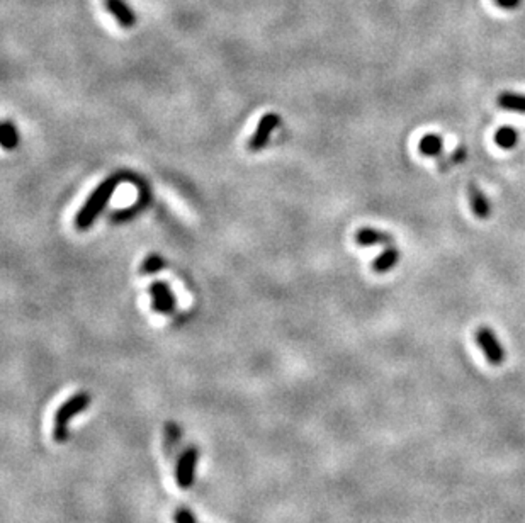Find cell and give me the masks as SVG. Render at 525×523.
I'll return each instance as SVG.
<instances>
[{"label": "cell", "instance_id": "obj_13", "mask_svg": "<svg viewBox=\"0 0 525 523\" xmlns=\"http://www.w3.org/2000/svg\"><path fill=\"white\" fill-rule=\"evenodd\" d=\"M495 143L503 150H512L519 144V131L512 126H503L495 133Z\"/></svg>", "mask_w": 525, "mask_h": 523}, {"label": "cell", "instance_id": "obj_18", "mask_svg": "<svg viewBox=\"0 0 525 523\" xmlns=\"http://www.w3.org/2000/svg\"><path fill=\"white\" fill-rule=\"evenodd\" d=\"M495 3L503 10H515L522 5V0H495Z\"/></svg>", "mask_w": 525, "mask_h": 523}, {"label": "cell", "instance_id": "obj_7", "mask_svg": "<svg viewBox=\"0 0 525 523\" xmlns=\"http://www.w3.org/2000/svg\"><path fill=\"white\" fill-rule=\"evenodd\" d=\"M356 242L361 246H372V245H393V236L386 231H379L376 228H361L356 233Z\"/></svg>", "mask_w": 525, "mask_h": 523}, {"label": "cell", "instance_id": "obj_12", "mask_svg": "<svg viewBox=\"0 0 525 523\" xmlns=\"http://www.w3.org/2000/svg\"><path fill=\"white\" fill-rule=\"evenodd\" d=\"M398 260H400L398 248L389 245L386 246V250H382V252L376 257L374 264H372V268H374L376 272H379V274H384V272L391 270L393 267H396V265H398Z\"/></svg>", "mask_w": 525, "mask_h": 523}, {"label": "cell", "instance_id": "obj_3", "mask_svg": "<svg viewBox=\"0 0 525 523\" xmlns=\"http://www.w3.org/2000/svg\"><path fill=\"white\" fill-rule=\"evenodd\" d=\"M474 340H476L478 347L483 350L485 359L488 360L491 366H502L506 359V350L498 340L495 331L489 327H480L474 333Z\"/></svg>", "mask_w": 525, "mask_h": 523}, {"label": "cell", "instance_id": "obj_2", "mask_svg": "<svg viewBox=\"0 0 525 523\" xmlns=\"http://www.w3.org/2000/svg\"><path fill=\"white\" fill-rule=\"evenodd\" d=\"M90 405V394L88 392H77L75 396L69 399V401L63 403L58 408L55 415V426H53V440L63 444V442L69 440V423L73 416H77L79 413L87 409V406Z\"/></svg>", "mask_w": 525, "mask_h": 523}, {"label": "cell", "instance_id": "obj_10", "mask_svg": "<svg viewBox=\"0 0 525 523\" xmlns=\"http://www.w3.org/2000/svg\"><path fill=\"white\" fill-rule=\"evenodd\" d=\"M418 151H420L424 157H441L442 151H444V141L442 136L437 133H428L418 143Z\"/></svg>", "mask_w": 525, "mask_h": 523}, {"label": "cell", "instance_id": "obj_1", "mask_svg": "<svg viewBox=\"0 0 525 523\" xmlns=\"http://www.w3.org/2000/svg\"><path fill=\"white\" fill-rule=\"evenodd\" d=\"M121 182V177L114 175V177H108L94 192L90 194L85 204L82 206V209L77 213L75 218V226L79 229H87L94 225V221L97 219L99 214L102 213V209L106 207L108 201L111 199L112 194H114L116 187L119 186Z\"/></svg>", "mask_w": 525, "mask_h": 523}, {"label": "cell", "instance_id": "obj_14", "mask_svg": "<svg viewBox=\"0 0 525 523\" xmlns=\"http://www.w3.org/2000/svg\"><path fill=\"white\" fill-rule=\"evenodd\" d=\"M0 141H2L3 150H12L19 143V134H17L16 126L10 125L9 121L2 123V129H0Z\"/></svg>", "mask_w": 525, "mask_h": 523}, {"label": "cell", "instance_id": "obj_9", "mask_svg": "<svg viewBox=\"0 0 525 523\" xmlns=\"http://www.w3.org/2000/svg\"><path fill=\"white\" fill-rule=\"evenodd\" d=\"M498 105L505 111L515 112V114H525V94L519 92H500L496 99Z\"/></svg>", "mask_w": 525, "mask_h": 523}, {"label": "cell", "instance_id": "obj_15", "mask_svg": "<svg viewBox=\"0 0 525 523\" xmlns=\"http://www.w3.org/2000/svg\"><path fill=\"white\" fill-rule=\"evenodd\" d=\"M165 267H167V262L163 260L160 255H157V253H150V255L145 257L140 270L143 275H151V274H157L158 270H162V268Z\"/></svg>", "mask_w": 525, "mask_h": 523}, {"label": "cell", "instance_id": "obj_4", "mask_svg": "<svg viewBox=\"0 0 525 523\" xmlns=\"http://www.w3.org/2000/svg\"><path fill=\"white\" fill-rule=\"evenodd\" d=\"M197 459H199V452H197V447H194V445L193 447H187L186 450L177 457L175 483L179 484V487H182V489H189L194 484Z\"/></svg>", "mask_w": 525, "mask_h": 523}, {"label": "cell", "instance_id": "obj_6", "mask_svg": "<svg viewBox=\"0 0 525 523\" xmlns=\"http://www.w3.org/2000/svg\"><path fill=\"white\" fill-rule=\"evenodd\" d=\"M148 292L154 298V309L162 314H172L175 311V298H173L172 291H170L169 284L163 281L151 282L148 288Z\"/></svg>", "mask_w": 525, "mask_h": 523}, {"label": "cell", "instance_id": "obj_17", "mask_svg": "<svg viewBox=\"0 0 525 523\" xmlns=\"http://www.w3.org/2000/svg\"><path fill=\"white\" fill-rule=\"evenodd\" d=\"M173 522L175 523H196V518H194V515L191 513L189 510H179L175 511V515H173Z\"/></svg>", "mask_w": 525, "mask_h": 523}, {"label": "cell", "instance_id": "obj_8", "mask_svg": "<svg viewBox=\"0 0 525 523\" xmlns=\"http://www.w3.org/2000/svg\"><path fill=\"white\" fill-rule=\"evenodd\" d=\"M469 203H471V211L474 213V216L480 219H488L491 216V203H489L488 197L481 192V189L474 183L469 186Z\"/></svg>", "mask_w": 525, "mask_h": 523}, {"label": "cell", "instance_id": "obj_5", "mask_svg": "<svg viewBox=\"0 0 525 523\" xmlns=\"http://www.w3.org/2000/svg\"><path fill=\"white\" fill-rule=\"evenodd\" d=\"M279 125H281V118H279V114H276V112H267L265 116H262V119L257 125V129L252 134L248 148L254 151L262 150V148L267 144L269 136L272 134V131L278 128Z\"/></svg>", "mask_w": 525, "mask_h": 523}, {"label": "cell", "instance_id": "obj_16", "mask_svg": "<svg viewBox=\"0 0 525 523\" xmlns=\"http://www.w3.org/2000/svg\"><path fill=\"white\" fill-rule=\"evenodd\" d=\"M180 429L177 425H173V423H169L165 429V437H167V442H165V448H167V454L172 455L173 452H175V448L179 447L180 444Z\"/></svg>", "mask_w": 525, "mask_h": 523}, {"label": "cell", "instance_id": "obj_11", "mask_svg": "<svg viewBox=\"0 0 525 523\" xmlns=\"http://www.w3.org/2000/svg\"><path fill=\"white\" fill-rule=\"evenodd\" d=\"M106 7L109 12L118 19V23L124 27H131L134 24V14L123 0H106Z\"/></svg>", "mask_w": 525, "mask_h": 523}]
</instances>
